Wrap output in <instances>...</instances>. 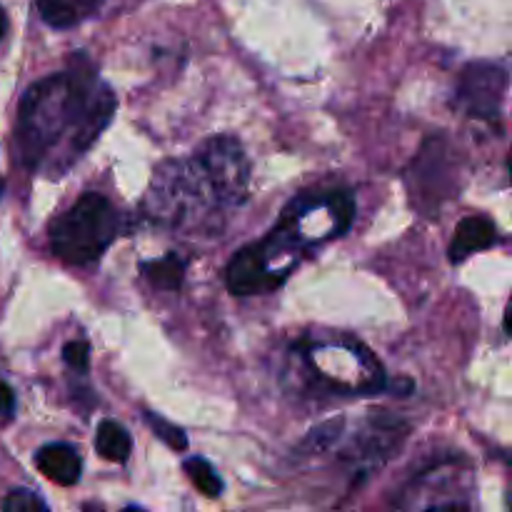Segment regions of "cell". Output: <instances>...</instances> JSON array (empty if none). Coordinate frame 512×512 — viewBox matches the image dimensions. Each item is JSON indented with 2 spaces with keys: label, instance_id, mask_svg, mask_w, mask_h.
Instances as JSON below:
<instances>
[{
  "label": "cell",
  "instance_id": "obj_1",
  "mask_svg": "<svg viewBox=\"0 0 512 512\" xmlns=\"http://www.w3.org/2000/svg\"><path fill=\"white\" fill-rule=\"evenodd\" d=\"M115 113V93L93 70H63L25 90L18 105L15 145L28 170L55 175L73 165Z\"/></svg>",
  "mask_w": 512,
  "mask_h": 512
},
{
  "label": "cell",
  "instance_id": "obj_10",
  "mask_svg": "<svg viewBox=\"0 0 512 512\" xmlns=\"http://www.w3.org/2000/svg\"><path fill=\"white\" fill-rule=\"evenodd\" d=\"M95 450L100 458L110 460V463H125L133 453V438L128 430L115 420H103L95 433Z\"/></svg>",
  "mask_w": 512,
  "mask_h": 512
},
{
  "label": "cell",
  "instance_id": "obj_11",
  "mask_svg": "<svg viewBox=\"0 0 512 512\" xmlns=\"http://www.w3.org/2000/svg\"><path fill=\"white\" fill-rule=\"evenodd\" d=\"M140 270L148 278V283L155 285L158 290H178L185 278L183 260L173 253L160 260H148V263L140 265Z\"/></svg>",
  "mask_w": 512,
  "mask_h": 512
},
{
  "label": "cell",
  "instance_id": "obj_9",
  "mask_svg": "<svg viewBox=\"0 0 512 512\" xmlns=\"http://www.w3.org/2000/svg\"><path fill=\"white\" fill-rule=\"evenodd\" d=\"M103 0H35L40 18L53 28H73L90 18Z\"/></svg>",
  "mask_w": 512,
  "mask_h": 512
},
{
  "label": "cell",
  "instance_id": "obj_5",
  "mask_svg": "<svg viewBox=\"0 0 512 512\" xmlns=\"http://www.w3.org/2000/svg\"><path fill=\"white\" fill-rule=\"evenodd\" d=\"M508 73L495 63H470L458 85V103L475 118L493 120L503 110Z\"/></svg>",
  "mask_w": 512,
  "mask_h": 512
},
{
  "label": "cell",
  "instance_id": "obj_8",
  "mask_svg": "<svg viewBox=\"0 0 512 512\" xmlns=\"http://www.w3.org/2000/svg\"><path fill=\"white\" fill-rule=\"evenodd\" d=\"M498 240V230H495L493 220L483 218V215H473V218L460 220V225L455 228L453 243H450L448 258L453 263H460L468 255L478 253V250L490 248V245Z\"/></svg>",
  "mask_w": 512,
  "mask_h": 512
},
{
  "label": "cell",
  "instance_id": "obj_16",
  "mask_svg": "<svg viewBox=\"0 0 512 512\" xmlns=\"http://www.w3.org/2000/svg\"><path fill=\"white\" fill-rule=\"evenodd\" d=\"M63 360L70 365L73 370H80L85 373L90 363V345L85 340H73L63 348Z\"/></svg>",
  "mask_w": 512,
  "mask_h": 512
},
{
  "label": "cell",
  "instance_id": "obj_14",
  "mask_svg": "<svg viewBox=\"0 0 512 512\" xmlns=\"http://www.w3.org/2000/svg\"><path fill=\"white\" fill-rule=\"evenodd\" d=\"M3 510L5 512H45L48 510V505H45L43 498L30 493V490H13V493L3 500Z\"/></svg>",
  "mask_w": 512,
  "mask_h": 512
},
{
  "label": "cell",
  "instance_id": "obj_6",
  "mask_svg": "<svg viewBox=\"0 0 512 512\" xmlns=\"http://www.w3.org/2000/svg\"><path fill=\"white\" fill-rule=\"evenodd\" d=\"M225 280H228L230 293L235 295H258L268 293V290L278 288L283 280L280 275L265 263L263 253H260L258 243L245 245L228 265V273H225Z\"/></svg>",
  "mask_w": 512,
  "mask_h": 512
},
{
  "label": "cell",
  "instance_id": "obj_12",
  "mask_svg": "<svg viewBox=\"0 0 512 512\" xmlns=\"http://www.w3.org/2000/svg\"><path fill=\"white\" fill-rule=\"evenodd\" d=\"M183 470L188 473L190 483L205 495V498H220L223 493V480L218 478V473L213 470V465L203 458H190L185 460Z\"/></svg>",
  "mask_w": 512,
  "mask_h": 512
},
{
  "label": "cell",
  "instance_id": "obj_7",
  "mask_svg": "<svg viewBox=\"0 0 512 512\" xmlns=\"http://www.w3.org/2000/svg\"><path fill=\"white\" fill-rule=\"evenodd\" d=\"M35 468L48 478L50 483L58 485H75L80 480V470H83V460H80L78 450L73 445L65 443H50L35 453Z\"/></svg>",
  "mask_w": 512,
  "mask_h": 512
},
{
  "label": "cell",
  "instance_id": "obj_2",
  "mask_svg": "<svg viewBox=\"0 0 512 512\" xmlns=\"http://www.w3.org/2000/svg\"><path fill=\"white\" fill-rule=\"evenodd\" d=\"M250 163L243 145L230 135L208 140L193 158L170 160L150 183V215L178 228L210 225L225 210L248 198Z\"/></svg>",
  "mask_w": 512,
  "mask_h": 512
},
{
  "label": "cell",
  "instance_id": "obj_18",
  "mask_svg": "<svg viewBox=\"0 0 512 512\" xmlns=\"http://www.w3.org/2000/svg\"><path fill=\"white\" fill-rule=\"evenodd\" d=\"M5 30H8V18H5V10L0 8V40H3Z\"/></svg>",
  "mask_w": 512,
  "mask_h": 512
},
{
  "label": "cell",
  "instance_id": "obj_4",
  "mask_svg": "<svg viewBox=\"0 0 512 512\" xmlns=\"http://www.w3.org/2000/svg\"><path fill=\"white\" fill-rule=\"evenodd\" d=\"M410 190L415 195V203L428 210V215H435L440 203L455 195L453 160L440 140H430L420 150L418 160L410 165Z\"/></svg>",
  "mask_w": 512,
  "mask_h": 512
},
{
  "label": "cell",
  "instance_id": "obj_15",
  "mask_svg": "<svg viewBox=\"0 0 512 512\" xmlns=\"http://www.w3.org/2000/svg\"><path fill=\"white\" fill-rule=\"evenodd\" d=\"M340 428H343V420H330V423L320 425V428H315L313 433L305 438L303 448H313V450L330 448V445L335 443V438H338Z\"/></svg>",
  "mask_w": 512,
  "mask_h": 512
},
{
  "label": "cell",
  "instance_id": "obj_3",
  "mask_svg": "<svg viewBox=\"0 0 512 512\" xmlns=\"http://www.w3.org/2000/svg\"><path fill=\"white\" fill-rule=\"evenodd\" d=\"M120 230L118 210L100 193H83L50 223V250L68 265H90Z\"/></svg>",
  "mask_w": 512,
  "mask_h": 512
},
{
  "label": "cell",
  "instance_id": "obj_13",
  "mask_svg": "<svg viewBox=\"0 0 512 512\" xmlns=\"http://www.w3.org/2000/svg\"><path fill=\"white\" fill-rule=\"evenodd\" d=\"M143 418H145V423H148V428L153 430V433L158 435L165 445H170V448H175V450L188 448V438H185V433L178 428V425H173L170 420H165L163 415L153 413V410H145Z\"/></svg>",
  "mask_w": 512,
  "mask_h": 512
},
{
  "label": "cell",
  "instance_id": "obj_17",
  "mask_svg": "<svg viewBox=\"0 0 512 512\" xmlns=\"http://www.w3.org/2000/svg\"><path fill=\"white\" fill-rule=\"evenodd\" d=\"M15 408V395L13 390H10V385H5L3 380H0V415H10Z\"/></svg>",
  "mask_w": 512,
  "mask_h": 512
}]
</instances>
